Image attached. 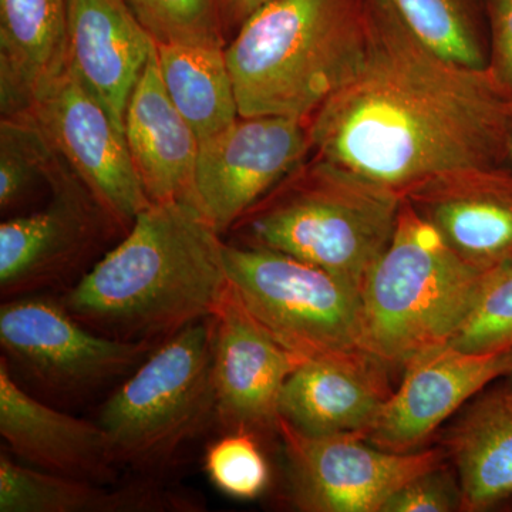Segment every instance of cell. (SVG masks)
<instances>
[{"label": "cell", "instance_id": "obj_17", "mask_svg": "<svg viewBox=\"0 0 512 512\" xmlns=\"http://www.w3.org/2000/svg\"><path fill=\"white\" fill-rule=\"evenodd\" d=\"M67 69L124 133V114L156 42L127 0H67Z\"/></svg>", "mask_w": 512, "mask_h": 512}, {"label": "cell", "instance_id": "obj_12", "mask_svg": "<svg viewBox=\"0 0 512 512\" xmlns=\"http://www.w3.org/2000/svg\"><path fill=\"white\" fill-rule=\"evenodd\" d=\"M25 114L126 234L151 202L123 131L99 101L67 69Z\"/></svg>", "mask_w": 512, "mask_h": 512}, {"label": "cell", "instance_id": "obj_9", "mask_svg": "<svg viewBox=\"0 0 512 512\" xmlns=\"http://www.w3.org/2000/svg\"><path fill=\"white\" fill-rule=\"evenodd\" d=\"M116 221L70 171L45 207L0 224V293L3 301L66 292L97 261Z\"/></svg>", "mask_w": 512, "mask_h": 512}, {"label": "cell", "instance_id": "obj_21", "mask_svg": "<svg viewBox=\"0 0 512 512\" xmlns=\"http://www.w3.org/2000/svg\"><path fill=\"white\" fill-rule=\"evenodd\" d=\"M57 476L0 454V512H190L192 495L141 477L121 487Z\"/></svg>", "mask_w": 512, "mask_h": 512}, {"label": "cell", "instance_id": "obj_16", "mask_svg": "<svg viewBox=\"0 0 512 512\" xmlns=\"http://www.w3.org/2000/svg\"><path fill=\"white\" fill-rule=\"evenodd\" d=\"M0 436L20 463L57 476L114 484L119 463L99 423L30 393L0 359Z\"/></svg>", "mask_w": 512, "mask_h": 512}, {"label": "cell", "instance_id": "obj_3", "mask_svg": "<svg viewBox=\"0 0 512 512\" xmlns=\"http://www.w3.org/2000/svg\"><path fill=\"white\" fill-rule=\"evenodd\" d=\"M365 45L363 0H272L225 46L239 116L308 121L355 73Z\"/></svg>", "mask_w": 512, "mask_h": 512}, {"label": "cell", "instance_id": "obj_32", "mask_svg": "<svg viewBox=\"0 0 512 512\" xmlns=\"http://www.w3.org/2000/svg\"><path fill=\"white\" fill-rule=\"evenodd\" d=\"M504 161H507V163L510 164V168H512V128L510 136H508L507 144H505Z\"/></svg>", "mask_w": 512, "mask_h": 512}, {"label": "cell", "instance_id": "obj_26", "mask_svg": "<svg viewBox=\"0 0 512 512\" xmlns=\"http://www.w3.org/2000/svg\"><path fill=\"white\" fill-rule=\"evenodd\" d=\"M450 345L470 353L512 349V261L481 276L466 318Z\"/></svg>", "mask_w": 512, "mask_h": 512}, {"label": "cell", "instance_id": "obj_30", "mask_svg": "<svg viewBox=\"0 0 512 512\" xmlns=\"http://www.w3.org/2000/svg\"><path fill=\"white\" fill-rule=\"evenodd\" d=\"M488 69L512 96V0H491V53Z\"/></svg>", "mask_w": 512, "mask_h": 512}, {"label": "cell", "instance_id": "obj_20", "mask_svg": "<svg viewBox=\"0 0 512 512\" xmlns=\"http://www.w3.org/2000/svg\"><path fill=\"white\" fill-rule=\"evenodd\" d=\"M67 66V0H0L2 117L28 113Z\"/></svg>", "mask_w": 512, "mask_h": 512}, {"label": "cell", "instance_id": "obj_29", "mask_svg": "<svg viewBox=\"0 0 512 512\" xmlns=\"http://www.w3.org/2000/svg\"><path fill=\"white\" fill-rule=\"evenodd\" d=\"M463 510L460 484L446 464L404 484L383 505L382 512H453Z\"/></svg>", "mask_w": 512, "mask_h": 512}, {"label": "cell", "instance_id": "obj_25", "mask_svg": "<svg viewBox=\"0 0 512 512\" xmlns=\"http://www.w3.org/2000/svg\"><path fill=\"white\" fill-rule=\"evenodd\" d=\"M400 18L431 49L464 66L487 69L468 0H389Z\"/></svg>", "mask_w": 512, "mask_h": 512}, {"label": "cell", "instance_id": "obj_28", "mask_svg": "<svg viewBox=\"0 0 512 512\" xmlns=\"http://www.w3.org/2000/svg\"><path fill=\"white\" fill-rule=\"evenodd\" d=\"M204 466L211 483L237 500H254L271 483L264 444L249 434L224 433L208 446Z\"/></svg>", "mask_w": 512, "mask_h": 512}, {"label": "cell", "instance_id": "obj_24", "mask_svg": "<svg viewBox=\"0 0 512 512\" xmlns=\"http://www.w3.org/2000/svg\"><path fill=\"white\" fill-rule=\"evenodd\" d=\"M70 167L26 114L0 121V211H18L37 192L55 190Z\"/></svg>", "mask_w": 512, "mask_h": 512}, {"label": "cell", "instance_id": "obj_31", "mask_svg": "<svg viewBox=\"0 0 512 512\" xmlns=\"http://www.w3.org/2000/svg\"><path fill=\"white\" fill-rule=\"evenodd\" d=\"M269 2L272 0H221L222 26L238 29L249 16Z\"/></svg>", "mask_w": 512, "mask_h": 512}, {"label": "cell", "instance_id": "obj_15", "mask_svg": "<svg viewBox=\"0 0 512 512\" xmlns=\"http://www.w3.org/2000/svg\"><path fill=\"white\" fill-rule=\"evenodd\" d=\"M468 265L491 271L512 261V168H457L403 192Z\"/></svg>", "mask_w": 512, "mask_h": 512}, {"label": "cell", "instance_id": "obj_27", "mask_svg": "<svg viewBox=\"0 0 512 512\" xmlns=\"http://www.w3.org/2000/svg\"><path fill=\"white\" fill-rule=\"evenodd\" d=\"M156 43L224 45L221 0H127Z\"/></svg>", "mask_w": 512, "mask_h": 512}, {"label": "cell", "instance_id": "obj_33", "mask_svg": "<svg viewBox=\"0 0 512 512\" xmlns=\"http://www.w3.org/2000/svg\"><path fill=\"white\" fill-rule=\"evenodd\" d=\"M503 380L504 386L507 387V389H510L512 392V369L507 373V375L503 377Z\"/></svg>", "mask_w": 512, "mask_h": 512}, {"label": "cell", "instance_id": "obj_23", "mask_svg": "<svg viewBox=\"0 0 512 512\" xmlns=\"http://www.w3.org/2000/svg\"><path fill=\"white\" fill-rule=\"evenodd\" d=\"M156 52L165 92L198 140L227 130L241 117L225 45L156 43Z\"/></svg>", "mask_w": 512, "mask_h": 512}, {"label": "cell", "instance_id": "obj_6", "mask_svg": "<svg viewBox=\"0 0 512 512\" xmlns=\"http://www.w3.org/2000/svg\"><path fill=\"white\" fill-rule=\"evenodd\" d=\"M210 318L164 340L116 386L97 423L120 467L157 478L217 421Z\"/></svg>", "mask_w": 512, "mask_h": 512}, {"label": "cell", "instance_id": "obj_14", "mask_svg": "<svg viewBox=\"0 0 512 512\" xmlns=\"http://www.w3.org/2000/svg\"><path fill=\"white\" fill-rule=\"evenodd\" d=\"M511 369L512 349L470 353L447 343L426 350L404 366L402 384L363 439L393 453L423 450L441 424Z\"/></svg>", "mask_w": 512, "mask_h": 512}, {"label": "cell", "instance_id": "obj_19", "mask_svg": "<svg viewBox=\"0 0 512 512\" xmlns=\"http://www.w3.org/2000/svg\"><path fill=\"white\" fill-rule=\"evenodd\" d=\"M124 137L151 204L190 202L200 140L165 92L156 46L128 100Z\"/></svg>", "mask_w": 512, "mask_h": 512}, {"label": "cell", "instance_id": "obj_1", "mask_svg": "<svg viewBox=\"0 0 512 512\" xmlns=\"http://www.w3.org/2000/svg\"><path fill=\"white\" fill-rule=\"evenodd\" d=\"M366 45L348 82L308 120L316 156L393 188L504 163L512 96L490 69L440 55L389 0H363Z\"/></svg>", "mask_w": 512, "mask_h": 512}, {"label": "cell", "instance_id": "obj_22", "mask_svg": "<svg viewBox=\"0 0 512 512\" xmlns=\"http://www.w3.org/2000/svg\"><path fill=\"white\" fill-rule=\"evenodd\" d=\"M443 448L453 461L466 512L485 511L512 497V392L484 389L457 413Z\"/></svg>", "mask_w": 512, "mask_h": 512}, {"label": "cell", "instance_id": "obj_5", "mask_svg": "<svg viewBox=\"0 0 512 512\" xmlns=\"http://www.w3.org/2000/svg\"><path fill=\"white\" fill-rule=\"evenodd\" d=\"M481 276L403 198L392 241L360 289L363 349L390 370L447 345L466 318Z\"/></svg>", "mask_w": 512, "mask_h": 512}, {"label": "cell", "instance_id": "obj_10", "mask_svg": "<svg viewBox=\"0 0 512 512\" xmlns=\"http://www.w3.org/2000/svg\"><path fill=\"white\" fill-rule=\"evenodd\" d=\"M288 498L303 512H382L412 478L447 461L443 447L393 453L360 434L308 436L279 420Z\"/></svg>", "mask_w": 512, "mask_h": 512}, {"label": "cell", "instance_id": "obj_4", "mask_svg": "<svg viewBox=\"0 0 512 512\" xmlns=\"http://www.w3.org/2000/svg\"><path fill=\"white\" fill-rule=\"evenodd\" d=\"M403 195L319 156L305 161L232 227L237 244L272 249L362 289L392 241Z\"/></svg>", "mask_w": 512, "mask_h": 512}, {"label": "cell", "instance_id": "obj_8", "mask_svg": "<svg viewBox=\"0 0 512 512\" xmlns=\"http://www.w3.org/2000/svg\"><path fill=\"white\" fill-rule=\"evenodd\" d=\"M157 346L100 335L50 293L0 306L3 359L26 390L47 400L79 402L119 386Z\"/></svg>", "mask_w": 512, "mask_h": 512}, {"label": "cell", "instance_id": "obj_18", "mask_svg": "<svg viewBox=\"0 0 512 512\" xmlns=\"http://www.w3.org/2000/svg\"><path fill=\"white\" fill-rule=\"evenodd\" d=\"M387 372L366 353L305 360L282 387L279 417L308 436L363 437L393 393Z\"/></svg>", "mask_w": 512, "mask_h": 512}, {"label": "cell", "instance_id": "obj_7", "mask_svg": "<svg viewBox=\"0 0 512 512\" xmlns=\"http://www.w3.org/2000/svg\"><path fill=\"white\" fill-rule=\"evenodd\" d=\"M224 262L239 301L303 362L366 353L356 286L293 256L237 242H225Z\"/></svg>", "mask_w": 512, "mask_h": 512}, {"label": "cell", "instance_id": "obj_13", "mask_svg": "<svg viewBox=\"0 0 512 512\" xmlns=\"http://www.w3.org/2000/svg\"><path fill=\"white\" fill-rule=\"evenodd\" d=\"M211 326L217 423L224 433L249 434L262 444L279 439L282 387L303 360L256 322L229 282Z\"/></svg>", "mask_w": 512, "mask_h": 512}, {"label": "cell", "instance_id": "obj_11", "mask_svg": "<svg viewBox=\"0 0 512 512\" xmlns=\"http://www.w3.org/2000/svg\"><path fill=\"white\" fill-rule=\"evenodd\" d=\"M311 148L306 120L239 117L227 130L200 141L190 204L227 234L305 163Z\"/></svg>", "mask_w": 512, "mask_h": 512}, {"label": "cell", "instance_id": "obj_2", "mask_svg": "<svg viewBox=\"0 0 512 512\" xmlns=\"http://www.w3.org/2000/svg\"><path fill=\"white\" fill-rule=\"evenodd\" d=\"M224 245L190 202H157L59 296L100 335L160 345L214 313L228 288Z\"/></svg>", "mask_w": 512, "mask_h": 512}]
</instances>
